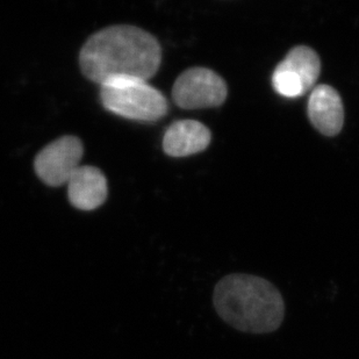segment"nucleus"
I'll return each mask as SVG.
<instances>
[{
	"label": "nucleus",
	"instance_id": "2",
	"mask_svg": "<svg viewBox=\"0 0 359 359\" xmlns=\"http://www.w3.org/2000/svg\"><path fill=\"white\" fill-rule=\"evenodd\" d=\"M217 316L238 332L270 334L285 319V302L268 279L247 273H231L217 281L213 291Z\"/></svg>",
	"mask_w": 359,
	"mask_h": 359
},
{
	"label": "nucleus",
	"instance_id": "6",
	"mask_svg": "<svg viewBox=\"0 0 359 359\" xmlns=\"http://www.w3.org/2000/svg\"><path fill=\"white\" fill-rule=\"evenodd\" d=\"M309 120L325 136H335L342 130L344 107L342 98L335 88L327 84L313 88L309 99Z\"/></svg>",
	"mask_w": 359,
	"mask_h": 359
},
{
	"label": "nucleus",
	"instance_id": "5",
	"mask_svg": "<svg viewBox=\"0 0 359 359\" xmlns=\"http://www.w3.org/2000/svg\"><path fill=\"white\" fill-rule=\"evenodd\" d=\"M84 148L76 136H63L44 147L35 158V172L49 187L67 184L79 168Z\"/></svg>",
	"mask_w": 359,
	"mask_h": 359
},
{
	"label": "nucleus",
	"instance_id": "4",
	"mask_svg": "<svg viewBox=\"0 0 359 359\" xmlns=\"http://www.w3.org/2000/svg\"><path fill=\"white\" fill-rule=\"evenodd\" d=\"M226 81L207 68H191L175 81L172 98L184 109H210L222 105L227 98Z\"/></svg>",
	"mask_w": 359,
	"mask_h": 359
},
{
	"label": "nucleus",
	"instance_id": "9",
	"mask_svg": "<svg viewBox=\"0 0 359 359\" xmlns=\"http://www.w3.org/2000/svg\"><path fill=\"white\" fill-rule=\"evenodd\" d=\"M277 67L295 76L302 81L306 92L314 86L321 72L319 55L307 46L292 48Z\"/></svg>",
	"mask_w": 359,
	"mask_h": 359
},
{
	"label": "nucleus",
	"instance_id": "8",
	"mask_svg": "<svg viewBox=\"0 0 359 359\" xmlns=\"http://www.w3.org/2000/svg\"><path fill=\"white\" fill-rule=\"evenodd\" d=\"M210 129L196 120H180L166 129L163 149L171 157H185L201 153L210 146Z\"/></svg>",
	"mask_w": 359,
	"mask_h": 359
},
{
	"label": "nucleus",
	"instance_id": "1",
	"mask_svg": "<svg viewBox=\"0 0 359 359\" xmlns=\"http://www.w3.org/2000/svg\"><path fill=\"white\" fill-rule=\"evenodd\" d=\"M161 62L162 49L156 38L127 25L107 27L92 35L79 56L85 77L99 85L122 77L148 81L156 75Z\"/></svg>",
	"mask_w": 359,
	"mask_h": 359
},
{
	"label": "nucleus",
	"instance_id": "3",
	"mask_svg": "<svg viewBox=\"0 0 359 359\" xmlns=\"http://www.w3.org/2000/svg\"><path fill=\"white\" fill-rule=\"evenodd\" d=\"M100 99L107 111L134 121H157L169 111L162 92L143 79H109L100 85Z\"/></svg>",
	"mask_w": 359,
	"mask_h": 359
},
{
	"label": "nucleus",
	"instance_id": "7",
	"mask_svg": "<svg viewBox=\"0 0 359 359\" xmlns=\"http://www.w3.org/2000/svg\"><path fill=\"white\" fill-rule=\"evenodd\" d=\"M67 184L70 203L81 210L102 206L109 194L105 175L95 166H79Z\"/></svg>",
	"mask_w": 359,
	"mask_h": 359
}]
</instances>
